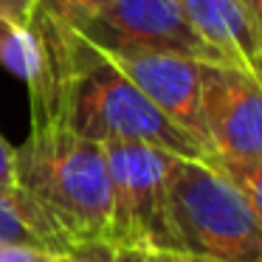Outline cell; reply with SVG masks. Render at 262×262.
I'll use <instances>...</instances> for the list:
<instances>
[{"label": "cell", "instance_id": "cell-1", "mask_svg": "<svg viewBox=\"0 0 262 262\" xmlns=\"http://www.w3.org/2000/svg\"><path fill=\"white\" fill-rule=\"evenodd\" d=\"M14 183L62 226L71 243L110 245L113 183L102 144L88 141L62 121H31L14 147Z\"/></svg>", "mask_w": 262, "mask_h": 262}, {"label": "cell", "instance_id": "cell-2", "mask_svg": "<svg viewBox=\"0 0 262 262\" xmlns=\"http://www.w3.org/2000/svg\"><path fill=\"white\" fill-rule=\"evenodd\" d=\"M169 217L186 254L262 262V228L239 189L209 161L169 158Z\"/></svg>", "mask_w": 262, "mask_h": 262}, {"label": "cell", "instance_id": "cell-3", "mask_svg": "<svg viewBox=\"0 0 262 262\" xmlns=\"http://www.w3.org/2000/svg\"><path fill=\"white\" fill-rule=\"evenodd\" d=\"M113 183L110 245L127 251H181L169 217V152L149 144H102Z\"/></svg>", "mask_w": 262, "mask_h": 262}, {"label": "cell", "instance_id": "cell-4", "mask_svg": "<svg viewBox=\"0 0 262 262\" xmlns=\"http://www.w3.org/2000/svg\"><path fill=\"white\" fill-rule=\"evenodd\" d=\"M71 29L102 54L147 51L192 62H228L189 26L175 0H107Z\"/></svg>", "mask_w": 262, "mask_h": 262}, {"label": "cell", "instance_id": "cell-5", "mask_svg": "<svg viewBox=\"0 0 262 262\" xmlns=\"http://www.w3.org/2000/svg\"><path fill=\"white\" fill-rule=\"evenodd\" d=\"M200 113L209 155L262 161V82L254 68L200 62Z\"/></svg>", "mask_w": 262, "mask_h": 262}, {"label": "cell", "instance_id": "cell-6", "mask_svg": "<svg viewBox=\"0 0 262 262\" xmlns=\"http://www.w3.org/2000/svg\"><path fill=\"white\" fill-rule=\"evenodd\" d=\"M104 57L149 99V104L209 149L200 113V62L147 51H116Z\"/></svg>", "mask_w": 262, "mask_h": 262}, {"label": "cell", "instance_id": "cell-7", "mask_svg": "<svg viewBox=\"0 0 262 262\" xmlns=\"http://www.w3.org/2000/svg\"><path fill=\"white\" fill-rule=\"evenodd\" d=\"M194 31L231 65L254 68L262 54V29L237 0H175Z\"/></svg>", "mask_w": 262, "mask_h": 262}, {"label": "cell", "instance_id": "cell-8", "mask_svg": "<svg viewBox=\"0 0 262 262\" xmlns=\"http://www.w3.org/2000/svg\"><path fill=\"white\" fill-rule=\"evenodd\" d=\"M0 248H34L71 256L76 245L26 189L0 183Z\"/></svg>", "mask_w": 262, "mask_h": 262}, {"label": "cell", "instance_id": "cell-9", "mask_svg": "<svg viewBox=\"0 0 262 262\" xmlns=\"http://www.w3.org/2000/svg\"><path fill=\"white\" fill-rule=\"evenodd\" d=\"M0 65L29 88L42 79L46 51L34 26H17L0 17Z\"/></svg>", "mask_w": 262, "mask_h": 262}, {"label": "cell", "instance_id": "cell-10", "mask_svg": "<svg viewBox=\"0 0 262 262\" xmlns=\"http://www.w3.org/2000/svg\"><path fill=\"white\" fill-rule=\"evenodd\" d=\"M206 161L239 189L256 226L262 228V161H234V158H217V155H209Z\"/></svg>", "mask_w": 262, "mask_h": 262}, {"label": "cell", "instance_id": "cell-11", "mask_svg": "<svg viewBox=\"0 0 262 262\" xmlns=\"http://www.w3.org/2000/svg\"><path fill=\"white\" fill-rule=\"evenodd\" d=\"M107 0H40L37 14H46V17L59 20L65 26H76L79 20H85L88 14H93Z\"/></svg>", "mask_w": 262, "mask_h": 262}, {"label": "cell", "instance_id": "cell-12", "mask_svg": "<svg viewBox=\"0 0 262 262\" xmlns=\"http://www.w3.org/2000/svg\"><path fill=\"white\" fill-rule=\"evenodd\" d=\"M40 0H0V17L12 20L17 26H31Z\"/></svg>", "mask_w": 262, "mask_h": 262}, {"label": "cell", "instance_id": "cell-13", "mask_svg": "<svg viewBox=\"0 0 262 262\" xmlns=\"http://www.w3.org/2000/svg\"><path fill=\"white\" fill-rule=\"evenodd\" d=\"M0 262H68V256L34 248H0Z\"/></svg>", "mask_w": 262, "mask_h": 262}, {"label": "cell", "instance_id": "cell-14", "mask_svg": "<svg viewBox=\"0 0 262 262\" xmlns=\"http://www.w3.org/2000/svg\"><path fill=\"white\" fill-rule=\"evenodd\" d=\"M68 262H116V248L107 243H91L74 248Z\"/></svg>", "mask_w": 262, "mask_h": 262}, {"label": "cell", "instance_id": "cell-15", "mask_svg": "<svg viewBox=\"0 0 262 262\" xmlns=\"http://www.w3.org/2000/svg\"><path fill=\"white\" fill-rule=\"evenodd\" d=\"M0 183H14V147L0 136Z\"/></svg>", "mask_w": 262, "mask_h": 262}, {"label": "cell", "instance_id": "cell-16", "mask_svg": "<svg viewBox=\"0 0 262 262\" xmlns=\"http://www.w3.org/2000/svg\"><path fill=\"white\" fill-rule=\"evenodd\" d=\"M149 259L152 262H223V259H211V256H200V254H186V251H152Z\"/></svg>", "mask_w": 262, "mask_h": 262}, {"label": "cell", "instance_id": "cell-17", "mask_svg": "<svg viewBox=\"0 0 262 262\" xmlns=\"http://www.w3.org/2000/svg\"><path fill=\"white\" fill-rule=\"evenodd\" d=\"M237 3L245 9V12H248V17L262 29V0H237Z\"/></svg>", "mask_w": 262, "mask_h": 262}, {"label": "cell", "instance_id": "cell-18", "mask_svg": "<svg viewBox=\"0 0 262 262\" xmlns=\"http://www.w3.org/2000/svg\"><path fill=\"white\" fill-rule=\"evenodd\" d=\"M116 262H152V259H149V254H144V251L116 248Z\"/></svg>", "mask_w": 262, "mask_h": 262}, {"label": "cell", "instance_id": "cell-19", "mask_svg": "<svg viewBox=\"0 0 262 262\" xmlns=\"http://www.w3.org/2000/svg\"><path fill=\"white\" fill-rule=\"evenodd\" d=\"M254 74L259 76V82H262V54L256 57V62H254Z\"/></svg>", "mask_w": 262, "mask_h": 262}]
</instances>
